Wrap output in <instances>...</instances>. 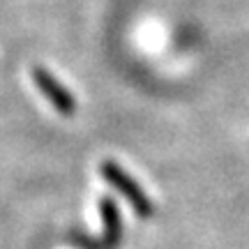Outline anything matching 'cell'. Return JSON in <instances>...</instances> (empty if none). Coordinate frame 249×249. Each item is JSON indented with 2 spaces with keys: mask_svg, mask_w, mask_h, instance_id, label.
I'll use <instances>...</instances> for the list:
<instances>
[{
  "mask_svg": "<svg viewBox=\"0 0 249 249\" xmlns=\"http://www.w3.org/2000/svg\"><path fill=\"white\" fill-rule=\"evenodd\" d=\"M102 176L129 198L132 208L141 214V217L152 214V201L143 194L141 187L136 185L132 178H127V173H123V171L118 169V164H113V161H104V164H102Z\"/></svg>",
  "mask_w": 249,
  "mask_h": 249,
  "instance_id": "cell-1",
  "label": "cell"
},
{
  "mask_svg": "<svg viewBox=\"0 0 249 249\" xmlns=\"http://www.w3.org/2000/svg\"><path fill=\"white\" fill-rule=\"evenodd\" d=\"M33 81H35V86H39V90L44 92V97L49 99V102H51L60 113H65V116L74 113V108H76V99L71 97L70 92L65 90V86L58 83V81H55L46 70L35 67V70H33Z\"/></svg>",
  "mask_w": 249,
  "mask_h": 249,
  "instance_id": "cell-2",
  "label": "cell"
},
{
  "mask_svg": "<svg viewBox=\"0 0 249 249\" xmlns=\"http://www.w3.org/2000/svg\"><path fill=\"white\" fill-rule=\"evenodd\" d=\"M102 217H104V226H107V242L108 245H116L120 238V214H118L113 201L102 198Z\"/></svg>",
  "mask_w": 249,
  "mask_h": 249,
  "instance_id": "cell-3",
  "label": "cell"
}]
</instances>
